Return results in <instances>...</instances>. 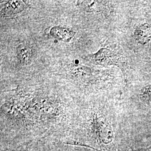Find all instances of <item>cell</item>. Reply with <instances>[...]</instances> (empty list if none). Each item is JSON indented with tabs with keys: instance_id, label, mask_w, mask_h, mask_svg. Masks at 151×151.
Wrapping results in <instances>:
<instances>
[{
	"instance_id": "10",
	"label": "cell",
	"mask_w": 151,
	"mask_h": 151,
	"mask_svg": "<svg viewBox=\"0 0 151 151\" xmlns=\"http://www.w3.org/2000/svg\"><path fill=\"white\" fill-rule=\"evenodd\" d=\"M151 151V145L150 146H149L148 147H147L145 148L144 149H140L139 150H136V151Z\"/></svg>"
},
{
	"instance_id": "6",
	"label": "cell",
	"mask_w": 151,
	"mask_h": 151,
	"mask_svg": "<svg viewBox=\"0 0 151 151\" xmlns=\"http://www.w3.org/2000/svg\"><path fill=\"white\" fill-rule=\"evenodd\" d=\"M136 39L142 43L151 41V28L148 24H142L137 27L135 30Z\"/></svg>"
},
{
	"instance_id": "2",
	"label": "cell",
	"mask_w": 151,
	"mask_h": 151,
	"mask_svg": "<svg viewBox=\"0 0 151 151\" xmlns=\"http://www.w3.org/2000/svg\"><path fill=\"white\" fill-rule=\"evenodd\" d=\"M19 151H95L88 147L67 144L62 141H43L18 149Z\"/></svg>"
},
{
	"instance_id": "1",
	"label": "cell",
	"mask_w": 151,
	"mask_h": 151,
	"mask_svg": "<svg viewBox=\"0 0 151 151\" xmlns=\"http://www.w3.org/2000/svg\"><path fill=\"white\" fill-rule=\"evenodd\" d=\"M66 143L99 151H122L130 148L131 137L116 122L111 109L92 103L75 120Z\"/></svg>"
},
{
	"instance_id": "4",
	"label": "cell",
	"mask_w": 151,
	"mask_h": 151,
	"mask_svg": "<svg viewBox=\"0 0 151 151\" xmlns=\"http://www.w3.org/2000/svg\"><path fill=\"white\" fill-rule=\"evenodd\" d=\"M26 6V4L23 1H1V12L4 16H14L24 11Z\"/></svg>"
},
{
	"instance_id": "7",
	"label": "cell",
	"mask_w": 151,
	"mask_h": 151,
	"mask_svg": "<svg viewBox=\"0 0 151 151\" xmlns=\"http://www.w3.org/2000/svg\"><path fill=\"white\" fill-rule=\"evenodd\" d=\"M50 34L58 39L68 42L73 38V32L64 27H55L50 31Z\"/></svg>"
},
{
	"instance_id": "3",
	"label": "cell",
	"mask_w": 151,
	"mask_h": 151,
	"mask_svg": "<svg viewBox=\"0 0 151 151\" xmlns=\"http://www.w3.org/2000/svg\"><path fill=\"white\" fill-rule=\"evenodd\" d=\"M93 60L95 63L103 65H115L124 72L125 71V63L124 58L118 53L106 48H101L93 54Z\"/></svg>"
},
{
	"instance_id": "11",
	"label": "cell",
	"mask_w": 151,
	"mask_h": 151,
	"mask_svg": "<svg viewBox=\"0 0 151 151\" xmlns=\"http://www.w3.org/2000/svg\"><path fill=\"white\" fill-rule=\"evenodd\" d=\"M0 151H19V150H7V149H0Z\"/></svg>"
},
{
	"instance_id": "5",
	"label": "cell",
	"mask_w": 151,
	"mask_h": 151,
	"mask_svg": "<svg viewBox=\"0 0 151 151\" xmlns=\"http://www.w3.org/2000/svg\"><path fill=\"white\" fill-rule=\"evenodd\" d=\"M16 55L21 65H27L31 63L32 60V50L27 44L22 43L17 46Z\"/></svg>"
},
{
	"instance_id": "8",
	"label": "cell",
	"mask_w": 151,
	"mask_h": 151,
	"mask_svg": "<svg viewBox=\"0 0 151 151\" xmlns=\"http://www.w3.org/2000/svg\"><path fill=\"white\" fill-rule=\"evenodd\" d=\"M102 2L86 1H81L80 3V6L87 12H97L101 10L102 7Z\"/></svg>"
},
{
	"instance_id": "12",
	"label": "cell",
	"mask_w": 151,
	"mask_h": 151,
	"mask_svg": "<svg viewBox=\"0 0 151 151\" xmlns=\"http://www.w3.org/2000/svg\"><path fill=\"white\" fill-rule=\"evenodd\" d=\"M133 151V150L132 148H128L127 150H124V151Z\"/></svg>"
},
{
	"instance_id": "13",
	"label": "cell",
	"mask_w": 151,
	"mask_h": 151,
	"mask_svg": "<svg viewBox=\"0 0 151 151\" xmlns=\"http://www.w3.org/2000/svg\"><path fill=\"white\" fill-rule=\"evenodd\" d=\"M95 151H96V150H95Z\"/></svg>"
},
{
	"instance_id": "9",
	"label": "cell",
	"mask_w": 151,
	"mask_h": 151,
	"mask_svg": "<svg viewBox=\"0 0 151 151\" xmlns=\"http://www.w3.org/2000/svg\"><path fill=\"white\" fill-rule=\"evenodd\" d=\"M139 99L142 103L151 108V85L142 89L139 93Z\"/></svg>"
}]
</instances>
